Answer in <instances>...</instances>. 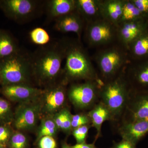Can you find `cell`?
Returning <instances> with one entry per match:
<instances>
[{
	"mask_svg": "<svg viewBox=\"0 0 148 148\" xmlns=\"http://www.w3.org/2000/svg\"><path fill=\"white\" fill-rule=\"evenodd\" d=\"M69 40H62L45 46L32 55L34 77L42 84H53L62 74Z\"/></svg>",
	"mask_w": 148,
	"mask_h": 148,
	"instance_id": "1",
	"label": "cell"
},
{
	"mask_svg": "<svg viewBox=\"0 0 148 148\" xmlns=\"http://www.w3.org/2000/svg\"><path fill=\"white\" fill-rule=\"evenodd\" d=\"M81 41L78 39L69 41L62 72V82L66 84L80 80L101 81L91 57Z\"/></svg>",
	"mask_w": 148,
	"mask_h": 148,
	"instance_id": "2",
	"label": "cell"
},
{
	"mask_svg": "<svg viewBox=\"0 0 148 148\" xmlns=\"http://www.w3.org/2000/svg\"><path fill=\"white\" fill-rule=\"evenodd\" d=\"M91 59L102 83L117 76L130 61L128 50L118 41L96 49Z\"/></svg>",
	"mask_w": 148,
	"mask_h": 148,
	"instance_id": "3",
	"label": "cell"
},
{
	"mask_svg": "<svg viewBox=\"0 0 148 148\" xmlns=\"http://www.w3.org/2000/svg\"><path fill=\"white\" fill-rule=\"evenodd\" d=\"M124 71L113 79L102 83L100 88L99 101L110 112L114 122L120 121L132 92Z\"/></svg>",
	"mask_w": 148,
	"mask_h": 148,
	"instance_id": "4",
	"label": "cell"
},
{
	"mask_svg": "<svg viewBox=\"0 0 148 148\" xmlns=\"http://www.w3.org/2000/svg\"><path fill=\"white\" fill-rule=\"evenodd\" d=\"M34 77L32 56L21 49L0 60V79L2 86L30 85Z\"/></svg>",
	"mask_w": 148,
	"mask_h": 148,
	"instance_id": "5",
	"label": "cell"
},
{
	"mask_svg": "<svg viewBox=\"0 0 148 148\" xmlns=\"http://www.w3.org/2000/svg\"><path fill=\"white\" fill-rule=\"evenodd\" d=\"M84 35L88 46L98 49L118 41V27L102 18L86 24Z\"/></svg>",
	"mask_w": 148,
	"mask_h": 148,
	"instance_id": "6",
	"label": "cell"
},
{
	"mask_svg": "<svg viewBox=\"0 0 148 148\" xmlns=\"http://www.w3.org/2000/svg\"><path fill=\"white\" fill-rule=\"evenodd\" d=\"M101 81H85L73 84L67 89L69 100L75 108L81 110L92 108L99 101Z\"/></svg>",
	"mask_w": 148,
	"mask_h": 148,
	"instance_id": "7",
	"label": "cell"
},
{
	"mask_svg": "<svg viewBox=\"0 0 148 148\" xmlns=\"http://www.w3.org/2000/svg\"><path fill=\"white\" fill-rule=\"evenodd\" d=\"M39 7L35 0H0V9L6 16L19 23L33 18Z\"/></svg>",
	"mask_w": 148,
	"mask_h": 148,
	"instance_id": "8",
	"label": "cell"
},
{
	"mask_svg": "<svg viewBox=\"0 0 148 148\" xmlns=\"http://www.w3.org/2000/svg\"><path fill=\"white\" fill-rule=\"evenodd\" d=\"M148 120V90L132 91L121 123Z\"/></svg>",
	"mask_w": 148,
	"mask_h": 148,
	"instance_id": "9",
	"label": "cell"
},
{
	"mask_svg": "<svg viewBox=\"0 0 148 148\" xmlns=\"http://www.w3.org/2000/svg\"><path fill=\"white\" fill-rule=\"evenodd\" d=\"M124 72L132 91L148 90V58L130 61Z\"/></svg>",
	"mask_w": 148,
	"mask_h": 148,
	"instance_id": "10",
	"label": "cell"
},
{
	"mask_svg": "<svg viewBox=\"0 0 148 148\" xmlns=\"http://www.w3.org/2000/svg\"><path fill=\"white\" fill-rule=\"evenodd\" d=\"M66 84L62 82L58 85L49 86L43 90L41 95L43 101L44 110L47 113H53L61 109L66 101L67 90Z\"/></svg>",
	"mask_w": 148,
	"mask_h": 148,
	"instance_id": "11",
	"label": "cell"
},
{
	"mask_svg": "<svg viewBox=\"0 0 148 148\" xmlns=\"http://www.w3.org/2000/svg\"><path fill=\"white\" fill-rule=\"evenodd\" d=\"M148 29V19L120 23L118 26V42L128 50L129 46Z\"/></svg>",
	"mask_w": 148,
	"mask_h": 148,
	"instance_id": "12",
	"label": "cell"
},
{
	"mask_svg": "<svg viewBox=\"0 0 148 148\" xmlns=\"http://www.w3.org/2000/svg\"><path fill=\"white\" fill-rule=\"evenodd\" d=\"M43 90L32 85L14 84L2 86L0 92L4 96L12 101L34 100L41 95Z\"/></svg>",
	"mask_w": 148,
	"mask_h": 148,
	"instance_id": "13",
	"label": "cell"
},
{
	"mask_svg": "<svg viewBox=\"0 0 148 148\" xmlns=\"http://www.w3.org/2000/svg\"><path fill=\"white\" fill-rule=\"evenodd\" d=\"M55 21L54 27L56 30L63 33H75L77 36V39L81 41L86 24L76 10L56 18Z\"/></svg>",
	"mask_w": 148,
	"mask_h": 148,
	"instance_id": "14",
	"label": "cell"
},
{
	"mask_svg": "<svg viewBox=\"0 0 148 148\" xmlns=\"http://www.w3.org/2000/svg\"><path fill=\"white\" fill-rule=\"evenodd\" d=\"M118 131L122 139L137 145L148 135V120L121 123L119 124Z\"/></svg>",
	"mask_w": 148,
	"mask_h": 148,
	"instance_id": "15",
	"label": "cell"
},
{
	"mask_svg": "<svg viewBox=\"0 0 148 148\" xmlns=\"http://www.w3.org/2000/svg\"><path fill=\"white\" fill-rule=\"evenodd\" d=\"M40 106L38 104H27L18 108L14 116V127L18 130L30 129L36 124Z\"/></svg>",
	"mask_w": 148,
	"mask_h": 148,
	"instance_id": "16",
	"label": "cell"
},
{
	"mask_svg": "<svg viewBox=\"0 0 148 148\" xmlns=\"http://www.w3.org/2000/svg\"><path fill=\"white\" fill-rule=\"evenodd\" d=\"M102 0H75L76 10L86 24L102 19Z\"/></svg>",
	"mask_w": 148,
	"mask_h": 148,
	"instance_id": "17",
	"label": "cell"
},
{
	"mask_svg": "<svg viewBox=\"0 0 148 148\" xmlns=\"http://www.w3.org/2000/svg\"><path fill=\"white\" fill-rule=\"evenodd\" d=\"M91 126L96 131V140L102 136V125L105 122L112 121L110 112L104 104L99 101L87 112Z\"/></svg>",
	"mask_w": 148,
	"mask_h": 148,
	"instance_id": "18",
	"label": "cell"
},
{
	"mask_svg": "<svg viewBox=\"0 0 148 148\" xmlns=\"http://www.w3.org/2000/svg\"><path fill=\"white\" fill-rule=\"evenodd\" d=\"M124 0H102V14L103 19L118 27L120 22Z\"/></svg>",
	"mask_w": 148,
	"mask_h": 148,
	"instance_id": "19",
	"label": "cell"
},
{
	"mask_svg": "<svg viewBox=\"0 0 148 148\" xmlns=\"http://www.w3.org/2000/svg\"><path fill=\"white\" fill-rule=\"evenodd\" d=\"M46 9L49 18L55 20L75 10V0L49 1L47 3Z\"/></svg>",
	"mask_w": 148,
	"mask_h": 148,
	"instance_id": "20",
	"label": "cell"
},
{
	"mask_svg": "<svg viewBox=\"0 0 148 148\" xmlns=\"http://www.w3.org/2000/svg\"><path fill=\"white\" fill-rule=\"evenodd\" d=\"M128 51L130 61L148 58V29L130 44Z\"/></svg>",
	"mask_w": 148,
	"mask_h": 148,
	"instance_id": "21",
	"label": "cell"
},
{
	"mask_svg": "<svg viewBox=\"0 0 148 148\" xmlns=\"http://www.w3.org/2000/svg\"><path fill=\"white\" fill-rule=\"evenodd\" d=\"M20 49L15 39L9 33L0 29V60Z\"/></svg>",
	"mask_w": 148,
	"mask_h": 148,
	"instance_id": "22",
	"label": "cell"
},
{
	"mask_svg": "<svg viewBox=\"0 0 148 148\" xmlns=\"http://www.w3.org/2000/svg\"><path fill=\"white\" fill-rule=\"evenodd\" d=\"M142 19L147 18L143 16L132 2V0H124L119 24L123 22L137 21Z\"/></svg>",
	"mask_w": 148,
	"mask_h": 148,
	"instance_id": "23",
	"label": "cell"
},
{
	"mask_svg": "<svg viewBox=\"0 0 148 148\" xmlns=\"http://www.w3.org/2000/svg\"><path fill=\"white\" fill-rule=\"evenodd\" d=\"M14 116L10 103L0 98V125L10 124L13 121Z\"/></svg>",
	"mask_w": 148,
	"mask_h": 148,
	"instance_id": "24",
	"label": "cell"
},
{
	"mask_svg": "<svg viewBox=\"0 0 148 148\" xmlns=\"http://www.w3.org/2000/svg\"><path fill=\"white\" fill-rule=\"evenodd\" d=\"M29 37L32 42L39 45H47L50 40L48 33L45 29L41 27L33 29L29 33Z\"/></svg>",
	"mask_w": 148,
	"mask_h": 148,
	"instance_id": "25",
	"label": "cell"
},
{
	"mask_svg": "<svg viewBox=\"0 0 148 148\" xmlns=\"http://www.w3.org/2000/svg\"><path fill=\"white\" fill-rule=\"evenodd\" d=\"M58 128L54 121L48 119L44 122L40 128L39 132V137L42 138L43 136H53L57 132Z\"/></svg>",
	"mask_w": 148,
	"mask_h": 148,
	"instance_id": "26",
	"label": "cell"
},
{
	"mask_svg": "<svg viewBox=\"0 0 148 148\" xmlns=\"http://www.w3.org/2000/svg\"><path fill=\"white\" fill-rule=\"evenodd\" d=\"M8 144L10 148H26L27 138L21 132H15L12 135Z\"/></svg>",
	"mask_w": 148,
	"mask_h": 148,
	"instance_id": "27",
	"label": "cell"
},
{
	"mask_svg": "<svg viewBox=\"0 0 148 148\" xmlns=\"http://www.w3.org/2000/svg\"><path fill=\"white\" fill-rule=\"evenodd\" d=\"M86 125H91L90 118L87 113L72 115L71 126L72 130L75 128Z\"/></svg>",
	"mask_w": 148,
	"mask_h": 148,
	"instance_id": "28",
	"label": "cell"
},
{
	"mask_svg": "<svg viewBox=\"0 0 148 148\" xmlns=\"http://www.w3.org/2000/svg\"><path fill=\"white\" fill-rule=\"evenodd\" d=\"M91 125H86L73 129L72 134L76 140L77 144L86 143L89 130Z\"/></svg>",
	"mask_w": 148,
	"mask_h": 148,
	"instance_id": "29",
	"label": "cell"
},
{
	"mask_svg": "<svg viewBox=\"0 0 148 148\" xmlns=\"http://www.w3.org/2000/svg\"><path fill=\"white\" fill-rule=\"evenodd\" d=\"M10 125H0V145L5 146L13 134Z\"/></svg>",
	"mask_w": 148,
	"mask_h": 148,
	"instance_id": "30",
	"label": "cell"
},
{
	"mask_svg": "<svg viewBox=\"0 0 148 148\" xmlns=\"http://www.w3.org/2000/svg\"><path fill=\"white\" fill-rule=\"evenodd\" d=\"M143 16L148 19V0H132Z\"/></svg>",
	"mask_w": 148,
	"mask_h": 148,
	"instance_id": "31",
	"label": "cell"
},
{
	"mask_svg": "<svg viewBox=\"0 0 148 148\" xmlns=\"http://www.w3.org/2000/svg\"><path fill=\"white\" fill-rule=\"evenodd\" d=\"M39 146L40 148H56V143L52 136H43L40 140Z\"/></svg>",
	"mask_w": 148,
	"mask_h": 148,
	"instance_id": "32",
	"label": "cell"
},
{
	"mask_svg": "<svg viewBox=\"0 0 148 148\" xmlns=\"http://www.w3.org/2000/svg\"><path fill=\"white\" fill-rule=\"evenodd\" d=\"M68 109L64 108L62 109L58 114H56L53 121L55 123L58 129L63 130V126L65 122V118L66 113Z\"/></svg>",
	"mask_w": 148,
	"mask_h": 148,
	"instance_id": "33",
	"label": "cell"
},
{
	"mask_svg": "<svg viewBox=\"0 0 148 148\" xmlns=\"http://www.w3.org/2000/svg\"><path fill=\"white\" fill-rule=\"evenodd\" d=\"M136 145L130 141L122 139L119 142H115L112 148H137Z\"/></svg>",
	"mask_w": 148,
	"mask_h": 148,
	"instance_id": "34",
	"label": "cell"
},
{
	"mask_svg": "<svg viewBox=\"0 0 148 148\" xmlns=\"http://www.w3.org/2000/svg\"><path fill=\"white\" fill-rule=\"evenodd\" d=\"M72 148H98L94 144H86V143L81 144H77L73 147Z\"/></svg>",
	"mask_w": 148,
	"mask_h": 148,
	"instance_id": "35",
	"label": "cell"
},
{
	"mask_svg": "<svg viewBox=\"0 0 148 148\" xmlns=\"http://www.w3.org/2000/svg\"><path fill=\"white\" fill-rule=\"evenodd\" d=\"M62 148H72V147H70V146L67 145V144H65L62 146Z\"/></svg>",
	"mask_w": 148,
	"mask_h": 148,
	"instance_id": "36",
	"label": "cell"
},
{
	"mask_svg": "<svg viewBox=\"0 0 148 148\" xmlns=\"http://www.w3.org/2000/svg\"><path fill=\"white\" fill-rule=\"evenodd\" d=\"M0 148H5V146L3 145H0Z\"/></svg>",
	"mask_w": 148,
	"mask_h": 148,
	"instance_id": "37",
	"label": "cell"
},
{
	"mask_svg": "<svg viewBox=\"0 0 148 148\" xmlns=\"http://www.w3.org/2000/svg\"><path fill=\"white\" fill-rule=\"evenodd\" d=\"M0 84H1V79H0Z\"/></svg>",
	"mask_w": 148,
	"mask_h": 148,
	"instance_id": "38",
	"label": "cell"
}]
</instances>
